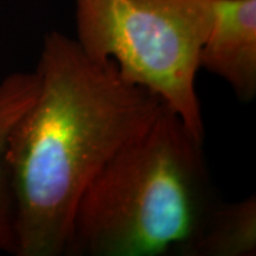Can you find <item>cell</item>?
<instances>
[{"label": "cell", "mask_w": 256, "mask_h": 256, "mask_svg": "<svg viewBox=\"0 0 256 256\" xmlns=\"http://www.w3.org/2000/svg\"><path fill=\"white\" fill-rule=\"evenodd\" d=\"M36 72L40 90L10 132L5 154L16 255L62 256L83 192L164 104L56 31L46 36Z\"/></svg>", "instance_id": "6da1fadb"}, {"label": "cell", "mask_w": 256, "mask_h": 256, "mask_svg": "<svg viewBox=\"0 0 256 256\" xmlns=\"http://www.w3.org/2000/svg\"><path fill=\"white\" fill-rule=\"evenodd\" d=\"M203 145L162 106L83 192L64 255L191 256L218 204Z\"/></svg>", "instance_id": "7a4b0ae2"}, {"label": "cell", "mask_w": 256, "mask_h": 256, "mask_svg": "<svg viewBox=\"0 0 256 256\" xmlns=\"http://www.w3.org/2000/svg\"><path fill=\"white\" fill-rule=\"evenodd\" d=\"M75 2L83 51L112 60L124 80L159 98L204 144L196 75L212 22L211 0Z\"/></svg>", "instance_id": "3957f363"}, {"label": "cell", "mask_w": 256, "mask_h": 256, "mask_svg": "<svg viewBox=\"0 0 256 256\" xmlns=\"http://www.w3.org/2000/svg\"><path fill=\"white\" fill-rule=\"evenodd\" d=\"M212 22L200 69L223 78L241 102L256 95V0H211Z\"/></svg>", "instance_id": "277c9868"}, {"label": "cell", "mask_w": 256, "mask_h": 256, "mask_svg": "<svg viewBox=\"0 0 256 256\" xmlns=\"http://www.w3.org/2000/svg\"><path fill=\"white\" fill-rule=\"evenodd\" d=\"M40 90L37 72H14L0 82V252L16 254V209L6 146L10 132Z\"/></svg>", "instance_id": "5b68a950"}, {"label": "cell", "mask_w": 256, "mask_h": 256, "mask_svg": "<svg viewBox=\"0 0 256 256\" xmlns=\"http://www.w3.org/2000/svg\"><path fill=\"white\" fill-rule=\"evenodd\" d=\"M256 254V197L238 203H220L209 220L191 256H252Z\"/></svg>", "instance_id": "8992f818"}]
</instances>
